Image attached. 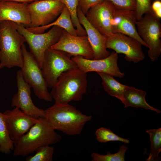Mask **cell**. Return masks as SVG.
Returning a JSON list of instances; mask_svg holds the SVG:
<instances>
[{"mask_svg": "<svg viewBox=\"0 0 161 161\" xmlns=\"http://www.w3.org/2000/svg\"><path fill=\"white\" fill-rule=\"evenodd\" d=\"M45 112V118L54 130L70 136L80 134L92 117L69 103H55Z\"/></svg>", "mask_w": 161, "mask_h": 161, "instance_id": "1", "label": "cell"}, {"mask_svg": "<svg viewBox=\"0 0 161 161\" xmlns=\"http://www.w3.org/2000/svg\"><path fill=\"white\" fill-rule=\"evenodd\" d=\"M137 21L134 10L115 8L111 21L112 33H120L131 37L142 45L148 48L138 33L136 28Z\"/></svg>", "mask_w": 161, "mask_h": 161, "instance_id": "16", "label": "cell"}, {"mask_svg": "<svg viewBox=\"0 0 161 161\" xmlns=\"http://www.w3.org/2000/svg\"><path fill=\"white\" fill-rule=\"evenodd\" d=\"M38 118V121L14 143L13 156H26L40 147L54 144L61 140V135L45 117Z\"/></svg>", "mask_w": 161, "mask_h": 161, "instance_id": "2", "label": "cell"}, {"mask_svg": "<svg viewBox=\"0 0 161 161\" xmlns=\"http://www.w3.org/2000/svg\"><path fill=\"white\" fill-rule=\"evenodd\" d=\"M17 92L13 95L11 104L13 107L17 108L27 114L34 118H44L45 110L36 107L31 97V86L24 80L21 70L16 72Z\"/></svg>", "mask_w": 161, "mask_h": 161, "instance_id": "13", "label": "cell"}, {"mask_svg": "<svg viewBox=\"0 0 161 161\" xmlns=\"http://www.w3.org/2000/svg\"><path fill=\"white\" fill-rule=\"evenodd\" d=\"M24 37L8 21H0V69L21 68L23 59L21 47Z\"/></svg>", "mask_w": 161, "mask_h": 161, "instance_id": "4", "label": "cell"}, {"mask_svg": "<svg viewBox=\"0 0 161 161\" xmlns=\"http://www.w3.org/2000/svg\"><path fill=\"white\" fill-rule=\"evenodd\" d=\"M134 11L137 21L140 20L145 14L152 12L150 0H135Z\"/></svg>", "mask_w": 161, "mask_h": 161, "instance_id": "28", "label": "cell"}, {"mask_svg": "<svg viewBox=\"0 0 161 161\" xmlns=\"http://www.w3.org/2000/svg\"><path fill=\"white\" fill-rule=\"evenodd\" d=\"M23 62L21 69L24 80L32 88L34 93L39 99L51 102L53 99L37 61L24 44L22 46Z\"/></svg>", "mask_w": 161, "mask_h": 161, "instance_id": "7", "label": "cell"}, {"mask_svg": "<svg viewBox=\"0 0 161 161\" xmlns=\"http://www.w3.org/2000/svg\"><path fill=\"white\" fill-rule=\"evenodd\" d=\"M3 114L10 137L14 143L39 121L38 118L31 117L17 108L7 110Z\"/></svg>", "mask_w": 161, "mask_h": 161, "instance_id": "15", "label": "cell"}, {"mask_svg": "<svg viewBox=\"0 0 161 161\" xmlns=\"http://www.w3.org/2000/svg\"><path fill=\"white\" fill-rule=\"evenodd\" d=\"M138 33L148 46V54L152 61L161 54V24L160 19L152 12L145 14L136 22Z\"/></svg>", "mask_w": 161, "mask_h": 161, "instance_id": "8", "label": "cell"}, {"mask_svg": "<svg viewBox=\"0 0 161 161\" xmlns=\"http://www.w3.org/2000/svg\"><path fill=\"white\" fill-rule=\"evenodd\" d=\"M141 44L129 36L120 33H113L107 38L106 48L111 49L117 53L125 55V59L136 63L143 61L145 55Z\"/></svg>", "mask_w": 161, "mask_h": 161, "instance_id": "10", "label": "cell"}, {"mask_svg": "<svg viewBox=\"0 0 161 161\" xmlns=\"http://www.w3.org/2000/svg\"><path fill=\"white\" fill-rule=\"evenodd\" d=\"M146 95V92L144 90L127 86L124 93L122 102L124 105V107L131 106L143 108L155 111L157 113H160V110L152 107L147 102L145 99Z\"/></svg>", "mask_w": 161, "mask_h": 161, "instance_id": "19", "label": "cell"}, {"mask_svg": "<svg viewBox=\"0 0 161 161\" xmlns=\"http://www.w3.org/2000/svg\"><path fill=\"white\" fill-rule=\"evenodd\" d=\"M152 12L157 17L161 19V1L156 0L151 4V6Z\"/></svg>", "mask_w": 161, "mask_h": 161, "instance_id": "31", "label": "cell"}, {"mask_svg": "<svg viewBox=\"0 0 161 161\" xmlns=\"http://www.w3.org/2000/svg\"><path fill=\"white\" fill-rule=\"evenodd\" d=\"M103 0H79V7L85 15L92 7Z\"/></svg>", "mask_w": 161, "mask_h": 161, "instance_id": "30", "label": "cell"}, {"mask_svg": "<svg viewBox=\"0 0 161 161\" xmlns=\"http://www.w3.org/2000/svg\"><path fill=\"white\" fill-rule=\"evenodd\" d=\"M115 8L110 1L103 0L91 8L85 16L95 28L107 38L113 33L111 21Z\"/></svg>", "mask_w": 161, "mask_h": 161, "instance_id": "14", "label": "cell"}, {"mask_svg": "<svg viewBox=\"0 0 161 161\" xmlns=\"http://www.w3.org/2000/svg\"><path fill=\"white\" fill-rule=\"evenodd\" d=\"M86 73L78 68L63 73L50 93L55 103H68L82 100L87 91Z\"/></svg>", "mask_w": 161, "mask_h": 161, "instance_id": "3", "label": "cell"}, {"mask_svg": "<svg viewBox=\"0 0 161 161\" xmlns=\"http://www.w3.org/2000/svg\"><path fill=\"white\" fill-rule=\"evenodd\" d=\"M11 22L24 38L29 46L30 52L41 69L46 51L57 42L63 29L58 26H54L47 32L36 33L30 31L22 24Z\"/></svg>", "mask_w": 161, "mask_h": 161, "instance_id": "5", "label": "cell"}, {"mask_svg": "<svg viewBox=\"0 0 161 161\" xmlns=\"http://www.w3.org/2000/svg\"><path fill=\"white\" fill-rule=\"evenodd\" d=\"M54 26L60 27L71 35H78L77 30L72 23L70 13L65 6L59 16L51 23L44 26L37 27H26L31 32L36 33H41L44 32L46 30Z\"/></svg>", "mask_w": 161, "mask_h": 161, "instance_id": "20", "label": "cell"}, {"mask_svg": "<svg viewBox=\"0 0 161 161\" xmlns=\"http://www.w3.org/2000/svg\"><path fill=\"white\" fill-rule=\"evenodd\" d=\"M64 4L60 0H40L28 4L30 15L29 27H37L48 24L61 14Z\"/></svg>", "mask_w": 161, "mask_h": 161, "instance_id": "9", "label": "cell"}, {"mask_svg": "<svg viewBox=\"0 0 161 161\" xmlns=\"http://www.w3.org/2000/svg\"><path fill=\"white\" fill-rule=\"evenodd\" d=\"M111 2L117 9L134 10L135 0H106Z\"/></svg>", "mask_w": 161, "mask_h": 161, "instance_id": "29", "label": "cell"}, {"mask_svg": "<svg viewBox=\"0 0 161 161\" xmlns=\"http://www.w3.org/2000/svg\"><path fill=\"white\" fill-rule=\"evenodd\" d=\"M14 143L10 137L4 116L0 112V152L10 154L14 150Z\"/></svg>", "mask_w": 161, "mask_h": 161, "instance_id": "22", "label": "cell"}, {"mask_svg": "<svg viewBox=\"0 0 161 161\" xmlns=\"http://www.w3.org/2000/svg\"><path fill=\"white\" fill-rule=\"evenodd\" d=\"M77 68L67 53L50 47L45 52L41 70L48 88L52 89L63 73Z\"/></svg>", "mask_w": 161, "mask_h": 161, "instance_id": "6", "label": "cell"}, {"mask_svg": "<svg viewBox=\"0 0 161 161\" xmlns=\"http://www.w3.org/2000/svg\"><path fill=\"white\" fill-rule=\"evenodd\" d=\"M54 148L50 145L40 147L36 150L33 156H29L26 159V161H52L53 160Z\"/></svg>", "mask_w": 161, "mask_h": 161, "instance_id": "26", "label": "cell"}, {"mask_svg": "<svg viewBox=\"0 0 161 161\" xmlns=\"http://www.w3.org/2000/svg\"><path fill=\"white\" fill-rule=\"evenodd\" d=\"M97 73L102 79L104 90L109 95L115 97L122 102L124 93L127 85L120 83L111 75L101 72Z\"/></svg>", "mask_w": 161, "mask_h": 161, "instance_id": "21", "label": "cell"}, {"mask_svg": "<svg viewBox=\"0 0 161 161\" xmlns=\"http://www.w3.org/2000/svg\"><path fill=\"white\" fill-rule=\"evenodd\" d=\"M118 53L114 51L108 57L102 59H87L80 56H73L71 58L78 68L85 73L95 72L121 78L124 77L125 74L118 66Z\"/></svg>", "mask_w": 161, "mask_h": 161, "instance_id": "12", "label": "cell"}, {"mask_svg": "<svg viewBox=\"0 0 161 161\" xmlns=\"http://www.w3.org/2000/svg\"><path fill=\"white\" fill-rule=\"evenodd\" d=\"M40 0H0L2 1H10L19 3H27L29 4L32 2Z\"/></svg>", "mask_w": 161, "mask_h": 161, "instance_id": "32", "label": "cell"}, {"mask_svg": "<svg viewBox=\"0 0 161 161\" xmlns=\"http://www.w3.org/2000/svg\"><path fill=\"white\" fill-rule=\"evenodd\" d=\"M149 135L151 151L146 161H155L159 158L161 151V128L151 129L146 131Z\"/></svg>", "mask_w": 161, "mask_h": 161, "instance_id": "23", "label": "cell"}, {"mask_svg": "<svg viewBox=\"0 0 161 161\" xmlns=\"http://www.w3.org/2000/svg\"><path fill=\"white\" fill-rule=\"evenodd\" d=\"M128 149L127 146H120L117 152L112 154L108 152L106 155H101L97 152H93L91 155L92 161H124L125 155Z\"/></svg>", "mask_w": 161, "mask_h": 161, "instance_id": "25", "label": "cell"}, {"mask_svg": "<svg viewBox=\"0 0 161 161\" xmlns=\"http://www.w3.org/2000/svg\"><path fill=\"white\" fill-rule=\"evenodd\" d=\"M77 16L80 23L86 32L93 49L94 54L93 59H100L108 57L110 53L107 50L106 46L107 38L89 21L79 6L77 10Z\"/></svg>", "mask_w": 161, "mask_h": 161, "instance_id": "17", "label": "cell"}, {"mask_svg": "<svg viewBox=\"0 0 161 161\" xmlns=\"http://www.w3.org/2000/svg\"><path fill=\"white\" fill-rule=\"evenodd\" d=\"M50 48L64 51L70 57L80 56L87 59H94L93 51L87 35H74L64 29L58 41Z\"/></svg>", "mask_w": 161, "mask_h": 161, "instance_id": "11", "label": "cell"}, {"mask_svg": "<svg viewBox=\"0 0 161 161\" xmlns=\"http://www.w3.org/2000/svg\"><path fill=\"white\" fill-rule=\"evenodd\" d=\"M69 10L71 15L72 23L76 29L78 35H86V32L80 23L77 16V10L79 0H60Z\"/></svg>", "mask_w": 161, "mask_h": 161, "instance_id": "24", "label": "cell"}, {"mask_svg": "<svg viewBox=\"0 0 161 161\" xmlns=\"http://www.w3.org/2000/svg\"><path fill=\"white\" fill-rule=\"evenodd\" d=\"M97 140L101 143L109 141H119L129 143V141L127 139L122 138L114 134L109 129L100 127L97 129L95 132Z\"/></svg>", "mask_w": 161, "mask_h": 161, "instance_id": "27", "label": "cell"}, {"mask_svg": "<svg viewBox=\"0 0 161 161\" xmlns=\"http://www.w3.org/2000/svg\"><path fill=\"white\" fill-rule=\"evenodd\" d=\"M28 3L0 1V21H8L26 27L30 24Z\"/></svg>", "mask_w": 161, "mask_h": 161, "instance_id": "18", "label": "cell"}]
</instances>
